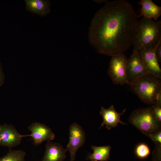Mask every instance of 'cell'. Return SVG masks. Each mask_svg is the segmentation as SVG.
I'll use <instances>...</instances> for the list:
<instances>
[{"instance_id": "cell-17", "label": "cell", "mask_w": 161, "mask_h": 161, "mask_svg": "<svg viewBox=\"0 0 161 161\" xmlns=\"http://www.w3.org/2000/svg\"><path fill=\"white\" fill-rule=\"evenodd\" d=\"M135 153L138 157L143 159L149 155L151 151L149 147L147 145L144 143H141L136 146Z\"/></svg>"}, {"instance_id": "cell-5", "label": "cell", "mask_w": 161, "mask_h": 161, "mask_svg": "<svg viewBox=\"0 0 161 161\" xmlns=\"http://www.w3.org/2000/svg\"><path fill=\"white\" fill-rule=\"evenodd\" d=\"M128 59L124 53L112 57L108 73L114 84H129L127 73Z\"/></svg>"}, {"instance_id": "cell-22", "label": "cell", "mask_w": 161, "mask_h": 161, "mask_svg": "<svg viewBox=\"0 0 161 161\" xmlns=\"http://www.w3.org/2000/svg\"><path fill=\"white\" fill-rule=\"evenodd\" d=\"M95 1L99 4L103 2H105L106 3L109 2L108 1L105 0H95Z\"/></svg>"}, {"instance_id": "cell-2", "label": "cell", "mask_w": 161, "mask_h": 161, "mask_svg": "<svg viewBox=\"0 0 161 161\" xmlns=\"http://www.w3.org/2000/svg\"><path fill=\"white\" fill-rule=\"evenodd\" d=\"M161 42V21H155L143 17L138 21L136 29L134 50L153 48Z\"/></svg>"}, {"instance_id": "cell-6", "label": "cell", "mask_w": 161, "mask_h": 161, "mask_svg": "<svg viewBox=\"0 0 161 161\" xmlns=\"http://www.w3.org/2000/svg\"><path fill=\"white\" fill-rule=\"evenodd\" d=\"M69 130V142L65 150L70 153V161H74L78 150L85 143L86 134L81 126L76 122L71 125Z\"/></svg>"}, {"instance_id": "cell-24", "label": "cell", "mask_w": 161, "mask_h": 161, "mask_svg": "<svg viewBox=\"0 0 161 161\" xmlns=\"http://www.w3.org/2000/svg\"><path fill=\"white\" fill-rule=\"evenodd\" d=\"M91 161H96V160H91Z\"/></svg>"}, {"instance_id": "cell-21", "label": "cell", "mask_w": 161, "mask_h": 161, "mask_svg": "<svg viewBox=\"0 0 161 161\" xmlns=\"http://www.w3.org/2000/svg\"><path fill=\"white\" fill-rule=\"evenodd\" d=\"M4 75L1 64L0 62V86L3 85L4 81Z\"/></svg>"}, {"instance_id": "cell-13", "label": "cell", "mask_w": 161, "mask_h": 161, "mask_svg": "<svg viewBox=\"0 0 161 161\" xmlns=\"http://www.w3.org/2000/svg\"><path fill=\"white\" fill-rule=\"evenodd\" d=\"M142 6L140 16L157 21L161 14V7L151 0H142L139 2Z\"/></svg>"}, {"instance_id": "cell-7", "label": "cell", "mask_w": 161, "mask_h": 161, "mask_svg": "<svg viewBox=\"0 0 161 161\" xmlns=\"http://www.w3.org/2000/svg\"><path fill=\"white\" fill-rule=\"evenodd\" d=\"M127 73L130 83L149 74L141 56L138 51L134 50L127 64Z\"/></svg>"}, {"instance_id": "cell-19", "label": "cell", "mask_w": 161, "mask_h": 161, "mask_svg": "<svg viewBox=\"0 0 161 161\" xmlns=\"http://www.w3.org/2000/svg\"><path fill=\"white\" fill-rule=\"evenodd\" d=\"M155 143L157 144H161V131H160L149 137Z\"/></svg>"}, {"instance_id": "cell-18", "label": "cell", "mask_w": 161, "mask_h": 161, "mask_svg": "<svg viewBox=\"0 0 161 161\" xmlns=\"http://www.w3.org/2000/svg\"><path fill=\"white\" fill-rule=\"evenodd\" d=\"M153 115L159 121H161V100L151 106Z\"/></svg>"}, {"instance_id": "cell-8", "label": "cell", "mask_w": 161, "mask_h": 161, "mask_svg": "<svg viewBox=\"0 0 161 161\" xmlns=\"http://www.w3.org/2000/svg\"><path fill=\"white\" fill-rule=\"evenodd\" d=\"M153 48L142 47L138 51L148 72L161 79V69L155 55L158 45Z\"/></svg>"}, {"instance_id": "cell-1", "label": "cell", "mask_w": 161, "mask_h": 161, "mask_svg": "<svg viewBox=\"0 0 161 161\" xmlns=\"http://www.w3.org/2000/svg\"><path fill=\"white\" fill-rule=\"evenodd\" d=\"M138 17L127 1L106 3L91 22L88 31L90 44L100 54L112 57L123 54L134 45Z\"/></svg>"}, {"instance_id": "cell-12", "label": "cell", "mask_w": 161, "mask_h": 161, "mask_svg": "<svg viewBox=\"0 0 161 161\" xmlns=\"http://www.w3.org/2000/svg\"><path fill=\"white\" fill-rule=\"evenodd\" d=\"M66 152L60 144L47 141L41 161H64L66 157Z\"/></svg>"}, {"instance_id": "cell-3", "label": "cell", "mask_w": 161, "mask_h": 161, "mask_svg": "<svg viewBox=\"0 0 161 161\" xmlns=\"http://www.w3.org/2000/svg\"><path fill=\"white\" fill-rule=\"evenodd\" d=\"M140 99L151 105L161 100V80L151 74L143 76L129 84Z\"/></svg>"}, {"instance_id": "cell-10", "label": "cell", "mask_w": 161, "mask_h": 161, "mask_svg": "<svg viewBox=\"0 0 161 161\" xmlns=\"http://www.w3.org/2000/svg\"><path fill=\"white\" fill-rule=\"evenodd\" d=\"M28 129L31 132L30 136L32 137L35 145H39L45 141H51L55 138V135L51 129L40 123H33Z\"/></svg>"}, {"instance_id": "cell-23", "label": "cell", "mask_w": 161, "mask_h": 161, "mask_svg": "<svg viewBox=\"0 0 161 161\" xmlns=\"http://www.w3.org/2000/svg\"><path fill=\"white\" fill-rule=\"evenodd\" d=\"M1 125L0 123V131H1Z\"/></svg>"}, {"instance_id": "cell-9", "label": "cell", "mask_w": 161, "mask_h": 161, "mask_svg": "<svg viewBox=\"0 0 161 161\" xmlns=\"http://www.w3.org/2000/svg\"><path fill=\"white\" fill-rule=\"evenodd\" d=\"M22 137L13 125L4 124L0 132V145L10 149L20 144Z\"/></svg>"}, {"instance_id": "cell-15", "label": "cell", "mask_w": 161, "mask_h": 161, "mask_svg": "<svg viewBox=\"0 0 161 161\" xmlns=\"http://www.w3.org/2000/svg\"><path fill=\"white\" fill-rule=\"evenodd\" d=\"M93 151L92 154H90L87 158L91 160L107 161L109 159L111 147L110 145L96 146H92Z\"/></svg>"}, {"instance_id": "cell-20", "label": "cell", "mask_w": 161, "mask_h": 161, "mask_svg": "<svg viewBox=\"0 0 161 161\" xmlns=\"http://www.w3.org/2000/svg\"><path fill=\"white\" fill-rule=\"evenodd\" d=\"M155 55L158 63L161 62V43L157 47L155 51Z\"/></svg>"}, {"instance_id": "cell-16", "label": "cell", "mask_w": 161, "mask_h": 161, "mask_svg": "<svg viewBox=\"0 0 161 161\" xmlns=\"http://www.w3.org/2000/svg\"><path fill=\"white\" fill-rule=\"evenodd\" d=\"M26 153L21 150H12L5 156L0 157V161H25Z\"/></svg>"}, {"instance_id": "cell-11", "label": "cell", "mask_w": 161, "mask_h": 161, "mask_svg": "<svg viewBox=\"0 0 161 161\" xmlns=\"http://www.w3.org/2000/svg\"><path fill=\"white\" fill-rule=\"evenodd\" d=\"M125 111L126 109L124 110L123 112L118 113L112 105L107 109L101 107L100 113L103 118V121L100 128L105 125L107 129L110 130L112 128L117 126L118 123L126 124L120 120V116Z\"/></svg>"}, {"instance_id": "cell-4", "label": "cell", "mask_w": 161, "mask_h": 161, "mask_svg": "<svg viewBox=\"0 0 161 161\" xmlns=\"http://www.w3.org/2000/svg\"><path fill=\"white\" fill-rule=\"evenodd\" d=\"M129 121L148 137L160 131L161 122L155 117L151 107L134 110L130 116Z\"/></svg>"}, {"instance_id": "cell-14", "label": "cell", "mask_w": 161, "mask_h": 161, "mask_svg": "<svg viewBox=\"0 0 161 161\" xmlns=\"http://www.w3.org/2000/svg\"><path fill=\"white\" fill-rule=\"evenodd\" d=\"M25 1L27 10L42 16H46L50 11V4L49 1L26 0Z\"/></svg>"}]
</instances>
